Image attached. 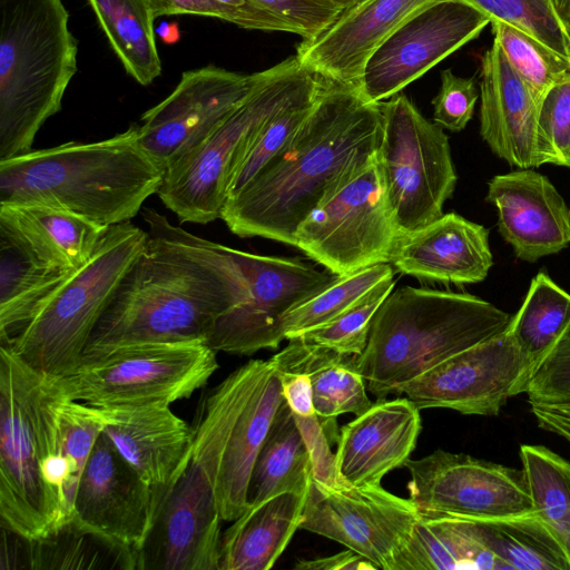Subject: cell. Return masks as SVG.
Here are the masks:
<instances>
[{
    "instance_id": "1",
    "label": "cell",
    "mask_w": 570,
    "mask_h": 570,
    "mask_svg": "<svg viewBox=\"0 0 570 570\" xmlns=\"http://www.w3.org/2000/svg\"><path fill=\"white\" fill-rule=\"evenodd\" d=\"M146 244L116 287L83 357L149 343H206L223 315L248 317L271 299L273 277L145 208Z\"/></svg>"
},
{
    "instance_id": "2",
    "label": "cell",
    "mask_w": 570,
    "mask_h": 570,
    "mask_svg": "<svg viewBox=\"0 0 570 570\" xmlns=\"http://www.w3.org/2000/svg\"><path fill=\"white\" fill-rule=\"evenodd\" d=\"M382 134L380 104L367 101L358 87L321 78L305 121L242 190L227 198L220 219L239 237L294 246L299 224L363 171L376 156Z\"/></svg>"
},
{
    "instance_id": "3",
    "label": "cell",
    "mask_w": 570,
    "mask_h": 570,
    "mask_svg": "<svg viewBox=\"0 0 570 570\" xmlns=\"http://www.w3.org/2000/svg\"><path fill=\"white\" fill-rule=\"evenodd\" d=\"M165 168L138 125L95 142H67L0 160V204L57 207L102 226L130 222L157 194Z\"/></svg>"
},
{
    "instance_id": "4",
    "label": "cell",
    "mask_w": 570,
    "mask_h": 570,
    "mask_svg": "<svg viewBox=\"0 0 570 570\" xmlns=\"http://www.w3.org/2000/svg\"><path fill=\"white\" fill-rule=\"evenodd\" d=\"M512 316L466 293L405 286L376 311L356 367L376 400L507 330Z\"/></svg>"
},
{
    "instance_id": "5",
    "label": "cell",
    "mask_w": 570,
    "mask_h": 570,
    "mask_svg": "<svg viewBox=\"0 0 570 570\" xmlns=\"http://www.w3.org/2000/svg\"><path fill=\"white\" fill-rule=\"evenodd\" d=\"M63 0H0V160L31 150L78 70Z\"/></svg>"
},
{
    "instance_id": "6",
    "label": "cell",
    "mask_w": 570,
    "mask_h": 570,
    "mask_svg": "<svg viewBox=\"0 0 570 570\" xmlns=\"http://www.w3.org/2000/svg\"><path fill=\"white\" fill-rule=\"evenodd\" d=\"M283 402L271 358L248 361L207 395L193 428L190 460L207 478L223 521L248 509L254 463Z\"/></svg>"
},
{
    "instance_id": "7",
    "label": "cell",
    "mask_w": 570,
    "mask_h": 570,
    "mask_svg": "<svg viewBox=\"0 0 570 570\" xmlns=\"http://www.w3.org/2000/svg\"><path fill=\"white\" fill-rule=\"evenodd\" d=\"M52 387V377L0 345L1 525L26 539L41 538L66 523L45 478Z\"/></svg>"
},
{
    "instance_id": "8",
    "label": "cell",
    "mask_w": 570,
    "mask_h": 570,
    "mask_svg": "<svg viewBox=\"0 0 570 570\" xmlns=\"http://www.w3.org/2000/svg\"><path fill=\"white\" fill-rule=\"evenodd\" d=\"M316 81L295 55L256 72L252 90L224 122L166 168L157 193L164 205L180 223L220 218L230 175L248 141L272 115Z\"/></svg>"
},
{
    "instance_id": "9",
    "label": "cell",
    "mask_w": 570,
    "mask_h": 570,
    "mask_svg": "<svg viewBox=\"0 0 570 570\" xmlns=\"http://www.w3.org/2000/svg\"><path fill=\"white\" fill-rule=\"evenodd\" d=\"M147 237V230L130 222L110 226L90 259L69 275L17 338L2 346L49 377L75 371L97 322Z\"/></svg>"
},
{
    "instance_id": "10",
    "label": "cell",
    "mask_w": 570,
    "mask_h": 570,
    "mask_svg": "<svg viewBox=\"0 0 570 570\" xmlns=\"http://www.w3.org/2000/svg\"><path fill=\"white\" fill-rule=\"evenodd\" d=\"M216 354L204 342L127 345L83 357L56 383L65 396L91 406H170L209 381Z\"/></svg>"
},
{
    "instance_id": "11",
    "label": "cell",
    "mask_w": 570,
    "mask_h": 570,
    "mask_svg": "<svg viewBox=\"0 0 570 570\" xmlns=\"http://www.w3.org/2000/svg\"><path fill=\"white\" fill-rule=\"evenodd\" d=\"M383 134L376 154L399 234L443 215L458 181L443 128L428 120L404 94L380 102Z\"/></svg>"
},
{
    "instance_id": "12",
    "label": "cell",
    "mask_w": 570,
    "mask_h": 570,
    "mask_svg": "<svg viewBox=\"0 0 570 570\" xmlns=\"http://www.w3.org/2000/svg\"><path fill=\"white\" fill-rule=\"evenodd\" d=\"M397 236L375 156L356 178L299 224L294 247L328 272L346 276L389 263Z\"/></svg>"
},
{
    "instance_id": "13",
    "label": "cell",
    "mask_w": 570,
    "mask_h": 570,
    "mask_svg": "<svg viewBox=\"0 0 570 570\" xmlns=\"http://www.w3.org/2000/svg\"><path fill=\"white\" fill-rule=\"evenodd\" d=\"M420 517L410 499L381 484L332 488L312 479L299 529L345 546L377 569L395 570Z\"/></svg>"
},
{
    "instance_id": "14",
    "label": "cell",
    "mask_w": 570,
    "mask_h": 570,
    "mask_svg": "<svg viewBox=\"0 0 570 570\" xmlns=\"http://www.w3.org/2000/svg\"><path fill=\"white\" fill-rule=\"evenodd\" d=\"M490 18L464 0L434 2L400 26L368 59L358 89L380 104L479 37Z\"/></svg>"
},
{
    "instance_id": "15",
    "label": "cell",
    "mask_w": 570,
    "mask_h": 570,
    "mask_svg": "<svg viewBox=\"0 0 570 570\" xmlns=\"http://www.w3.org/2000/svg\"><path fill=\"white\" fill-rule=\"evenodd\" d=\"M404 466L409 499L420 514L495 518L532 510L522 470L441 449Z\"/></svg>"
},
{
    "instance_id": "16",
    "label": "cell",
    "mask_w": 570,
    "mask_h": 570,
    "mask_svg": "<svg viewBox=\"0 0 570 570\" xmlns=\"http://www.w3.org/2000/svg\"><path fill=\"white\" fill-rule=\"evenodd\" d=\"M525 363L508 330L474 344L395 389L420 410L450 409L494 416L511 396L525 393Z\"/></svg>"
},
{
    "instance_id": "17",
    "label": "cell",
    "mask_w": 570,
    "mask_h": 570,
    "mask_svg": "<svg viewBox=\"0 0 570 570\" xmlns=\"http://www.w3.org/2000/svg\"><path fill=\"white\" fill-rule=\"evenodd\" d=\"M255 80L256 72L243 75L215 65L184 71L171 94L141 116V146L166 170L224 122Z\"/></svg>"
},
{
    "instance_id": "18",
    "label": "cell",
    "mask_w": 570,
    "mask_h": 570,
    "mask_svg": "<svg viewBox=\"0 0 570 570\" xmlns=\"http://www.w3.org/2000/svg\"><path fill=\"white\" fill-rule=\"evenodd\" d=\"M222 521L207 478L190 460L159 505L137 569L220 570Z\"/></svg>"
},
{
    "instance_id": "19",
    "label": "cell",
    "mask_w": 570,
    "mask_h": 570,
    "mask_svg": "<svg viewBox=\"0 0 570 570\" xmlns=\"http://www.w3.org/2000/svg\"><path fill=\"white\" fill-rule=\"evenodd\" d=\"M160 503L157 493L101 432L80 478L71 519L134 551L138 559Z\"/></svg>"
},
{
    "instance_id": "20",
    "label": "cell",
    "mask_w": 570,
    "mask_h": 570,
    "mask_svg": "<svg viewBox=\"0 0 570 570\" xmlns=\"http://www.w3.org/2000/svg\"><path fill=\"white\" fill-rule=\"evenodd\" d=\"M441 0H365L327 28L302 39L295 57L302 68L333 82L358 87L372 55L407 19Z\"/></svg>"
},
{
    "instance_id": "21",
    "label": "cell",
    "mask_w": 570,
    "mask_h": 570,
    "mask_svg": "<svg viewBox=\"0 0 570 570\" xmlns=\"http://www.w3.org/2000/svg\"><path fill=\"white\" fill-rule=\"evenodd\" d=\"M485 199L497 208L499 232L519 259L535 262L570 244V210L547 176L529 168L497 175Z\"/></svg>"
},
{
    "instance_id": "22",
    "label": "cell",
    "mask_w": 570,
    "mask_h": 570,
    "mask_svg": "<svg viewBox=\"0 0 570 570\" xmlns=\"http://www.w3.org/2000/svg\"><path fill=\"white\" fill-rule=\"evenodd\" d=\"M102 433L161 499L188 465L193 428L170 406H94Z\"/></svg>"
},
{
    "instance_id": "23",
    "label": "cell",
    "mask_w": 570,
    "mask_h": 570,
    "mask_svg": "<svg viewBox=\"0 0 570 570\" xmlns=\"http://www.w3.org/2000/svg\"><path fill=\"white\" fill-rule=\"evenodd\" d=\"M422 430L420 409L406 396L377 400L340 430L335 468L343 485L381 484L404 466Z\"/></svg>"
},
{
    "instance_id": "24",
    "label": "cell",
    "mask_w": 570,
    "mask_h": 570,
    "mask_svg": "<svg viewBox=\"0 0 570 570\" xmlns=\"http://www.w3.org/2000/svg\"><path fill=\"white\" fill-rule=\"evenodd\" d=\"M389 263L421 281L480 283L493 264L489 230L459 214H443L423 228L399 234Z\"/></svg>"
},
{
    "instance_id": "25",
    "label": "cell",
    "mask_w": 570,
    "mask_h": 570,
    "mask_svg": "<svg viewBox=\"0 0 570 570\" xmlns=\"http://www.w3.org/2000/svg\"><path fill=\"white\" fill-rule=\"evenodd\" d=\"M480 134L499 158L537 167L538 106L495 40L481 59Z\"/></svg>"
},
{
    "instance_id": "26",
    "label": "cell",
    "mask_w": 570,
    "mask_h": 570,
    "mask_svg": "<svg viewBox=\"0 0 570 570\" xmlns=\"http://www.w3.org/2000/svg\"><path fill=\"white\" fill-rule=\"evenodd\" d=\"M0 228L39 263L65 271L85 265L109 229L68 210L38 204H0Z\"/></svg>"
},
{
    "instance_id": "27",
    "label": "cell",
    "mask_w": 570,
    "mask_h": 570,
    "mask_svg": "<svg viewBox=\"0 0 570 570\" xmlns=\"http://www.w3.org/2000/svg\"><path fill=\"white\" fill-rule=\"evenodd\" d=\"M271 357L277 371L306 374L312 384L316 414L331 439L338 440L336 417L344 413L356 416L373 404L366 382L356 367L355 355L313 345L298 337Z\"/></svg>"
},
{
    "instance_id": "28",
    "label": "cell",
    "mask_w": 570,
    "mask_h": 570,
    "mask_svg": "<svg viewBox=\"0 0 570 570\" xmlns=\"http://www.w3.org/2000/svg\"><path fill=\"white\" fill-rule=\"evenodd\" d=\"M307 491L278 493L234 520L223 532L220 570L271 569L301 528Z\"/></svg>"
},
{
    "instance_id": "29",
    "label": "cell",
    "mask_w": 570,
    "mask_h": 570,
    "mask_svg": "<svg viewBox=\"0 0 570 570\" xmlns=\"http://www.w3.org/2000/svg\"><path fill=\"white\" fill-rule=\"evenodd\" d=\"M101 432L96 409L65 396L53 379L48 407L49 458L45 478L66 522L72 518L80 478Z\"/></svg>"
},
{
    "instance_id": "30",
    "label": "cell",
    "mask_w": 570,
    "mask_h": 570,
    "mask_svg": "<svg viewBox=\"0 0 570 570\" xmlns=\"http://www.w3.org/2000/svg\"><path fill=\"white\" fill-rule=\"evenodd\" d=\"M507 570L488 548L475 518L421 514L395 570Z\"/></svg>"
},
{
    "instance_id": "31",
    "label": "cell",
    "mask_w": 570,
    "mask_h": 570,
    "mask_svg": "<svg viewBox=\"0 0 570 570\" xmlns=\"http://www.w3.org/2000/svg\"><path fill=\"white\" fill-rule=\"evenodd\" d=\"M72 272L39 263L0 228V345L26 330Z\"/></svg>"
},
{
    "instance_id": "32",
    "label": "cell",
    "mask_w": 570,
    "mask_h": 570,
    "mask_svg": "<svg viewBox=\"0 0 570 570\" xmlns=\"http://www.w3.org/2000/svg\"><path fill=\"white\" fill-rule=\"evenodd\" d=\"M312 479L309 451L284 400L254 463L248 487L249 507L282 492L307 491Z\"/></svg>"
},
{
    "instance_id": "33",
    "label": "cell",
    "mask_w": 570,
    "mask_h": 570,
    "mask_svg": "<svg viewBox=\"0 0 570 570\" xmlns=\"http://www.w3.org/2000/svg\"><path fill=\"white\" fill-rule=\"evenodd\" d=\"M127 73L148 86L161 75L154 16L147 0H88Z\"/></svg>"
},
{
    "instance_id": "34",
    "label": "cell",
    "mask_w": 570,
    "mask_h": 570,
    "mask_svg": "<svg viewBox=\"0 0 570 570\" xmlns=\"http://www.w3.org/2000/svg\"><path fill=\"white\" fill-rule=\"evenodd\" d=\"M475 519L485 544L507 570H570L564 549L533 509Z\"/></svg>"
},
{
    "instance_id": "35",
    "label": "cell",
    "mask_w": 570,
    "mask_h": 570,
    "mask_svg": "<svg viewBox=\"0 0 570 570\" xmlns=\"http://www.w3.org/2000/svg\"><path fill=\"white\" fill-rule=\"evenodd\" d=\"M569 325L570 294L544 272L538 273L507 327L523 355L527 387L537 367Z\"/></svg>"
},
{
    "instance_id": "36",
    "label": "cell",
    "mask_w": 570,
    "mask_h": 570,
    "mask_svg": "<svg viewBox=\"0 0 570 570\" xmlns=\"http://www.w3.org/2000/svg\"><path fill=\"white\" fill-rule=\"evenodd\" d=\"M32 569H137V554L83 528L73 519L37 539L21 537Z\"/></svg>"
},
{
    "instance_id": "37",
    "label": "cell",
    "mask_w": 570,
    "mask_h": 570,
    "mask_svg": "<svg viewBox=\"0 0 570 570\" xmlns=\"http://www.w3.org/2000/svg\"><path fill=\"white\" fill-rule=\"evenodd\" d=\"M520 460L532 509L550 528L570 563V462L543 445L522 444Z\"/></svg>"
},
{
    "instance_id": "38",
    "label": "cell",
    "mask_w": 570,
    "mask_h": 570,
    "mask_svg": "<svg viewBox=\"0 0 570 570\" xmlns=\"http://www.w3.org/2000/svg\"><path fill=\"white\" fill-rule=\"evenodd\" d=\"M394 276L390 263H380L346 276H340L333 284L312 298L289 309L283 317L286 340L324 325L338 317L363 299L382 281Z\"/></svg>"
},
{
    "instance_id": "39",
    "label": "cell",
    "mask_w": 570,
    "mask_h": 570,
    "mask_svg": "<svg viewBox=\"0 0 570 570\" xmlns=\"http://www.w3.org/2000/svg\"><path fill=\"white\" fill-rule=\"evenodd\" d=\"M320 88L321 78L317 77V81L311 88L261 126L233 169L227 186V198L242 190L291 139L309 115Z\"/></svg>"
},
{
    "instance_id": "40",
    "label": "cell",
    "mask_w": 570,
    "mask_h": 570,
    "mask_svg": "<svg viewBox=\"0 0 570 570\" xmlns=\"http://www.w3.org/2000/svg\"><path fill=\"white\" fill-rule=\"evenodd\" d=\"M491 26L493 40L539 107L550 88L570 73V62L517 27L500 20Z\"/></svg>"
},
{
    "instance_id": "41",
    "label": "cell",
    "mask_w": 570,
    "mask_h": 570,
    "mask_svg": "<svg viewBox=\"0 0 570 570\" xmlns=\"http://www.w3.org/2000/svg\"><path fill=\"white\" fill-rule=\"evenodd\" d=\"M491 22L504 21L517 27L570 62V32L551 0H464Z\"/></svg>"
},
{
    "instance_id": "42",
    "label": "cell",
    "mask_w": 570,
    "mask_h": 570,
    "mask_svg": "<svg viewBox=\"0 0 570 570\" xmlns=\"http://www.w3.org/2000/svg\"><path fill=\"white\" fill-rule=\"evenodd\" d=\"M394 286V276L382 281L352 308L297 337L341 354L361 355L367 344L372 320Z\"/></svg>"
},
{
    "instance_id": "43",
    "label": "cell",
    "mask_w": 570,
    "mask_h": 570,
    "mask_svg": "<svg viewBox=\"0 0 570 570\" xmlns=\"http://www.w3.org/2000/svg\"><path fill=\"white\" fill-rule=\"evenodd\" d=\"M570 168V73L546 94L538 107L537 167Z\"/></svg>"
},
{
    "instance_id": "44",
    "label": "cell",
    "mask_w": 570,
    "mask_h": 570,
    "mask_svg": "<svg viewBox=\"0 0 570 570\" xmlns=\"http://www.w3.org/2000/svg\"><path fill=\"white\" fill-rule=\"evenodd\" d=\"M529 403L570 402V325L532 374Z\"/></svg>"
},
{
    "instance_id": "45",
    "label": "cell",
    "mask_w": 570,
    "mask_h": 570,
    "mask_svg": "<svg viewBox=\"0 0 570 570\" xmlns=\"http://www.w3.org/2000/svg\"><path fill=\"white\" fill-rule=\"evenodd\" d=\"M479 92L472 78H462L445 69L441 86L432 99L433 122L450 131H461L471 120Z\"/></svg>"
},
{
    "instance_id": "46",
    "label": "cell",
    "mask_w": 570,
    "mask_h": 570,
    "mask_svg": "<svg viewBox=\"0 0 570 570\" xmlns=\"http://www.w3.org/2000/svg\"><path fill=\"white\" fill-rule=\"evenodd\" d=\"M284 20L292 32L309 39L327 28L342 11L325 0H255Z\"/></svg>"
},
{
    "instance_id": "47",
    "label": "cell",
    "mask_w": 570,
    "mask_h": 570,
    "mask_svg": "<svg viewBox=\"0 0 570 570\" xmlns=\"http://www.w3.org/2000/svg\"><path fill=\"white\" fill-rule=\"evenodd\" d=\"M294 419L311 454L313 479L327 487H342L336 473L335 454L331 451L332 441L317 414L306 417L294 415Z\"/></svg>"
},
{
    "instance_id": "48",
    "label": "cell",
    "mask_w": 570,
    "mask_h": 570,
    "mask_svg": "<svg viewBox=\"0 0 570 570\" xmlns=\"http://www.w3.org/2000/svg\"><path fill=\"white\" fill-rule=\"evenodd\" d=\"M223 10L225 21L237 27L262 31L292 32L281 18L262 7L255 0H214Z\"/></svg>"
},
{
    "instance_id": "49",
    "label": "cell",
    "mask_w": 570,
    "mask_h": 570,
    "mask_svg": "<svg viewBox=\"0 0 570 570\" xmlns=\"http://www.w3.org/2000/svg\"><path fill=\"white\" fill-rule=\"evenodd\" d=\"M282 395L295 416H313L316 411L309 377L304 373L277 371Z\"/></svg>"
},
{
    "instance_id": "50",
    "label": "cell",
    "mask_w": 570,
    "mask_h": 570,
    "mask_svg": "<svg viewBox=\"0 0 570 570\" xmlns=\"http://www.w3.org/2000/svg\"><path fill=\"white\" fill-rule=\"evenodd\" d=\"M154 18L195 14L225 21L220 7L214 0H147Z\"/></svg>"
},
{
    "instance_id": "51",
    "label": "cell",
    "mask_w": 570,
    "mask_h": 570,
    "mask_svg": "<svg viewBox=\"0 0 570 570\" xmlns=\"http://www.w3.org/2000/svg\"><path fill=\"white\" fill-rule=\"evenodd\" d=\"M296 570H375L371 561L357 552L346 549L345 551L311 560H298Z\"/></svg>"
},
{
    "instance_id": "52",
    "label": "cell",
    "mask_w": 570,
    "mask_h": 570,
    "mask_svg": "<svg viewBox=\"0 0 570 570\" xmlns=\"http://www.w3.org/2000/svg\"><path fill=\"white\" fill-rule=\"evenodd\" d=\"M531 413L538 425L554 433L570 443V402L567 403H530Z\"/></svg>"
},
{
    "instance_id": "53",
    "label": "cell",
    "mask_w": 570,
    "mask_h": 570,
    "mask_svg": "<svg viewBox=\"0 0 570 570\" xmlns=\"http://www.w3.org/2000/svg\"><path fill=\"white\" fill-rule=\"evenodd\" d=\"M556 12L570 32V0H551Z\"/></svg>"
},
{
    "instance_id": "54",
    "label": "cell",
    "mask_w": 570,
    "mask_h": 570,
    "mask_svg": "<svg viewBox=\"0 0 570 570\" xmlns=\"http://www.w3.org/2000/svg\"><path fill=\"white\" fill-rule=\"evenodd\" d=\"M325 1L332 3L333 6L338 8L342 12H344V11H347V10L356 7L357 4H360L361 2H363L365 0H325Z\"/></svg>"
}]
</instances>
